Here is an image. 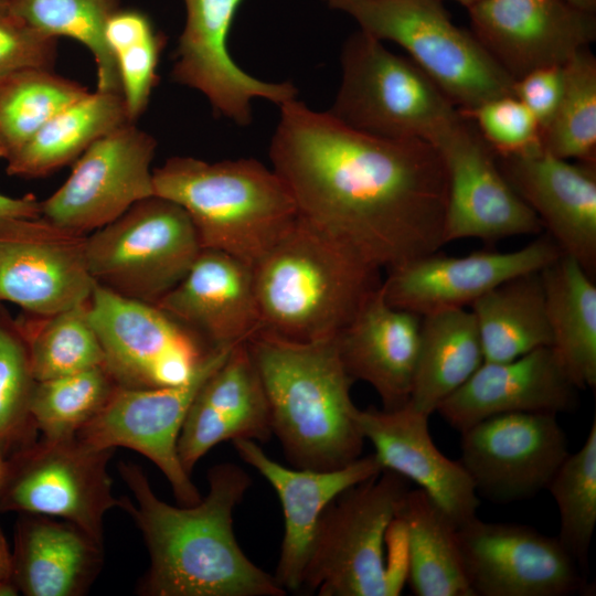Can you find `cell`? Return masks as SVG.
Masks as SVG:
<instances>
[{
    "mask_svg": "<svg viewBox=\"0 0 596 596\" xmlns=\"http://www.w3.org/2000/svg\"><path fill=\"white\" fill-rule=\"evenodd\" d=\"M380 41L398 44L460 110L513 95L514 79L473 33L456 25L443 0H327ZM514 96V95H513Z\"/></svg>",
    "mask_w": 596,
    "mask_h": 596,
    "instance_id": "obj_6",
    "label": "cell"
},
{
    "mask_svg": "<svg viewBox=\"0 0 596 596\" xmlns=\"http://www.w3.org/2000/svg\"><path fill=\"white\" fill-rule=\"evenodd\" d=\"M270 435L265 391L246 341L241 342L195 394L178 439L179 458L191 475L214 446L236 439L267 441Z\"/></svg>",
    "mask_w": 596,
    "mask_h": 596,
    "instance_id": "obj_26",
    "label": "cell"
},
{
    "mask_svg": "<svg viewBox=\"0 0 596 596\" xmlns=\"http://www.w3.org/2000/svg\"><path fill=\"white\" fill-rule=\"evenodd\" d=\"M496 159L562 254L575 259L594 278L596 163L571 162L544 149Z\"/></svg>",
    "mask_w": 596,
    "mask_h": 596,
    "instance_id": "obj_21",
    "label": "cell"
},
{
    "mask_svg": "<svg viewBox=\"0 0 596 596\" xmlns=\"http://www.w3.org/2000/svg\"><path fill=\"white\" fill-rule=\"evenodd\" d=\"M233 445L280 500L285 532L274 577L286 592H299L323 511L343 491L380 473L382 467L371 454L333 470L288 468L266 455L255 440L236 439Z\"/></svg>",
    "mask_w": 596,
    "mask_h": 596,
    "instance_id": "obj_22",
    "label": "cell"
},
{
    "mask_svg": "<svg viewBox=\"0 0 596 596\" xmlns=\"http://www.w3.org/2000/svg\"><path fill=\"white\" fill-rule=\"evenodd\" d=\"M103 565V545L77 525L20 513L14 526L12 578L26 596H83Z\"/></svg>",
    "mask_w": 596,
    "mask_h": 596,
    "instance_id": "obj_28",
    "label": "cell"
},
{
    "mask_svg": "<svg viewBox=\"0 0 596 596\" xmlns=\"http://www.w3.org/2000/svg\"><path fill=\"white\" fill-rule=\"evenodd\" d=\"M470 307L486 362L510 361L551 347L541 270L500 284Z\"/></svg>",
    "mask_w": 596,
    "mask_h": 596,
    "instance_id": "obj_33",
    "label": "cell"
},
{
    "mask_svg": "<svg viewBox=\"0 0 596 596\" xmlns=\"http://www.w3.org/2000/svg\"><path fill=\"white\" fill-rule=\"evenodd\" d=\"M8 1L9 0H0V12L8 11Z\"/></svg>",
    "mask_w": 596,
    "mask_h": 596,
    "instance_id": "obj_51",
    "label": "cell"
},
{
    "mask_svg": "<svg viewBox=\"0 0 596 596\" xmlns=\"http://www.w3.org/2000/svg\"><path fill=\"white\" fill-rule=\"evenodd\" d=\"M459 433V461L477 493L499 503L546 489L570 454L566 434L552 413L494 415Z\"/></svg>",
    "mask_w": 596,
    "mask_h": 596,
    "instance_id": "obj_15",
    "label": "cell"
},
{
    "mask_svg": "<svg viewBox=\"0 0 596 596\" xmlns=\"http://www.w3.org/2000/svg\"><path fill=\"white\" fill-rule=\"evenodd\" d=\"M272 433L296 468L333 470L361 457L365 438L337 338L295 342L258 331L246 341Z\"/></svg>",
    "mask_w": 596,
    "mask_h": 596,
    "instance_id": "obj_3",
    "label": "cell"
},
{
    "mask_svg": "<svg viewBox=\"0 0 596 596\" xmlns=\"http://www.w3.org/2000/svg\"><path fill=\"white\" fill-rule=\"evenodd\" d=\"M113 451L89 447L76 437L36 439L8 459L0 512L60 518L103 545L104 517L121 504L113 496L107 472Z\"/></svg>",
    "mask_w": 596,
    "mask_h": 596,
    "instance_id": "obj_10",
    "label": "cell"
},
{
    "mask_svg": "<svg viewBox=\"0 0 596 596\" xmlns=\"http://www.w3.org/2000/svg\"><path fill=\"white\" fill-rule=\"evenodd\" d=\"M105 38L117 64L128 120L136 123L157 85L159 58L167 39L147 13L123 8L108 20Z\"/></svg>",
    "mask_w": 596,
    "mask_h": 596,
    "instance_id": "obj_38",
    "label": "cell"
},
{
    "mask_svg": "<svg viewBox=\"0 0 596 596\" xmlns=\"http://www.w3.org/2000/svg\"><path fill=\"white\" fill-rule=\"evenodd\" d=\"M35 382L21 327L0 305V456L6 459L36 440L31 413Z\"/></svg>",
    "mask_w": 596,
    "mask_h": 596,
    "instance_id": "obj_41",
    "label": "cell"
},
{
    "mask_svg": "<svg viewBox=\"0 0 596 596\" xmlns=\"http://www.w3.org/2000/svg\"><path fill=\"white\" fill-rule=\"evenodd\" d=\"M571 6L590 13H596V0H565Z\"/></svg>",
    "mask_w": 596,
    "mask_h": 596,
    "instance_id": "obj_48",
    "label": "cell"
},
{
    "mask_svg": "<svg viewBox=\"0 0 596 596\" xmlns=\"http://www.w3.org/2000/svg\"><path fill=\"white\" fill-rule=\"evenodd\" d=\"M432 145L447 178L444 244L464 238L493 243L541 233L539 217L508 182L469 118L460 113Z\"/></svg>",
    "mask_w": 596,
    "mask_h": 596,
    "instance_id": "obj_13",
    "label": "cell"
},
{
    "mask_svg": "<svg viewBox=\"0 0 596 596\" xmlns=\"http://www.w3.org/2000/svg\"><path fill=\"white\" fill-rule=\"evenodd\" d=\"M57 39L29 26L8 11L0 12V78L26 68H50Z\"/></svg>",
    "mask_w": 596,
    "mask_h": 596,
    "instance_id": "obj_43",
    "label": "cell"
},
{
    "mask_svg": "<svg viewBox=\"0 0 596 596\" xmlns=\"http://www.w3.org/2000/svg\"><path fill=\"white\" fill-rule=\"evenodd\" d=\"M85 247L96 284L151 304L184 277L202 249L187 212L158 195L86 235Z\"/></svg>",
    "mask_w": 596,
    "mask_h": 596,
    "instance_id": "obj_9",
    "label": "cell"
},
{
    "mask_svg": "<svg viewBox=\"0 0 596 596\" xmlns=\"http://www.w3.org/2000/svg\"><path fill=\"white\" fill-rule=\"evenodd\" d=\"M411 481L382 471L339 494L323 511L301 589L320 596H394L384 543Z\"/></svg>",
    "mask_w": 596,
    "mask_h": 596,
    "instance_id": "obj_7",
    "label": "cell"
},
{
    "mask_svg": "<svg viewBox=\"0 0 596 596\" xmlns=\"http://www.w3.org/2000/svg\"><path fill=\"white\" fill-rule=\"evenodd\" d=\"M121 0H9L8 10L36 31L85 45L96 64L97 91L121 94L116 61L105 38Z\"/></svg>",
    "mask_w": 596,
    "mask_h": 596,
    "instance_id": "obj_34",
    "label": "cell"
},
{
    "mask_svg": "<svg viewBox=\"0 0 596 596\" xmlns=\"http://www.w3.org/2000/svg\"><path fill=\"white\" fill-rule=\"evenodd\" d=\"M467 10L470 31L514 81L562 66L596 40V13L565 0H479Z\"/></svg>",
    "mask_w": 596,
    "mask_h": 596,
    "instance_id": "obj_19",
    "label": "cell"
},
{
    "mask_svg": "<svg viewBox=\"0 0 596 596\" xmlns=\"http://www.w3.org/2000/svg\"><path fill=\"white\" fill-rule=\"evenodd\" d=\"M153 193L180 205L202 248L253 266L299 213L283 179L255 159L207 162L171 157L153 169Z\"/></svg>",
    "mask_w": 596,
    "mask_h": 596,
    "instance_id": "obj_5",
    "label": "cell"
},
{
    "mask_svg": "<svg viewBox=\"0 0 596 596\" xmlns=\"http://www.w3.org/2000/svg\"><path fill=\"white\" fill-rule=\"evenodd\" d=\"M561 255L549 235L510 252L448 256L436 251L389 269L382 290L391 306L421 317L462 309L513 277L542 270Z\"/></svg>",
    "mask_w": 596,
    "mask_h": 596,
    "instance_id": "obj_18",
    "label": "cell"
},
{
    "mask_svg": "<svg viewBox=\"0 0 596 596\" xmlns=\"http://www.w3.org/2000/svg\"><path fill=\"white\" fill-rule=\"evenodd\" d=\"M577 391L545 347L510 361H483L436 412L461 432L500 414L571 412L577 405Z\"/></svg>",
    "mask_w": 596,
    "mask_h": 596,
    "instance_id": "obj_24",
    "label": "cell"
},
{
    "mask_svg": "<svg viewBox=\"0 0 596 596\" xmlns=\"http://www.w3.org/2000/svg\"><path fill=\"white\" fill-rule=\"evenodd\" d=\"M41 217V201L33 194L12 198L0 193V225L19 219Z\"/></svg>",
    "mask_w": 596,
    "mask_h": 596,
    "instance_id": "obj_45",
    "label": "cell"
},
{
    "mask_svg": "<svg viewBox=\"0 0 596 596\" xmlns=\"http://www.w3.org/2000/svg\"><path fill=\"white\" fill-rule=\"evenodd\" d=\"M87 309L103 348L104 366L121 387L184 383L215 348L156 304L98 284Z\"/></svg>",
    "mask_w": 596,
    "mask_h": 596,
    "instance_id": "obj_11",
    "label": "cell"
},
{
    "mask_svg": "<svg viewBox=\"0 0 596 596\" xmlns=\"http://www.w3.org/2000/svg\"><path fill=\"white\" fill-rule=\"evenodd\" d=\"M233 347L213 348L184 383L149 389L117 386L105 407L75 437L98 449L120 446L142 454L164 475L179 503H198L202 497L181 465L178 439L195 394Z\"/></svg>",
    "mask_w": 596,
    "mask_h": 596,
    "instance_id": "obj_12",
    "label": "cell"
},
{
    "mask_svg": "<svg viewBox=\"0 0 596 596\" xmlns=\"http://www.w3.org/2000/svg\"><path fill=\"white\" fill-rule=\"evenodd\" d=\"M455 1L459 2L464 7L468 8V7H470L471 4H473L475 2H477L479 0H455Z\"/></svg>",
    "mask_w": 596,
    "mask_h": 596,
    "instance_id": "obj_50",
    "label": "cell"
},
{
    "mask_svg": "<svg viewBox=\"0 0 596 596\" xmlns=\"http://www.w3.org/2000/svg\"><path fill=\"white\" fill-rule=\"evenodd\" d=\"M279 107L269 157L301 217L380 269L445 245L447 178L432 143L373 136L296 98Z\"/></svg>",
    "mask_w": 596,
    "mask_h": 596,
    "instance_id": "obj_1",
    "label": "cell"
},
{
    "mask_svg": "<svg viewBox=\"0 0 596 596\" xmlns=\"http://www.w3.org/2000/svg\"><path fill=\"white\" fill-rule=\"evenodd\" d=\"M563 83V65L536 68L514 82L513 95L533 114L541 132L555 114Z\"/></svg>",
    "mask_w": 596,
    "mask_h": 596,
    "instance_id": "obj_44",
    "label": "cell"
},
{
    "mask_svg": "<svg viewBox=\"0 0 596 596\" xmlns=\"http://www.w3.org/2000/svg\"><path fill=\"white\" fill-rule=\"evenodd\" d=\"M396 519L406 545L407 577L417 596H473L458 542V526L422 489H409Z\"/></svg>",
    "mask_w": 596,
    "mask_h": 596,
    "instance_id": "obj_30",
    "label": "cell"
},
{
    "mask_svg": "<svg viewBox=\"0 0 596 596\" xmlns=\"http://www.w3.org/2000/svg\"><path fill=\"white\" fill-rule=\"evenodd\" d=\"M252 269L259 331L295 342L337 338L382 283L380 268L300 215Z\"/></svg>",
    "mask_w": 596,
    "mask_h": 596,
    "instance_id": "obj_4",
    "label": "cell"
},
{
    "mask_svg": "<svg viewBox=\"0 0 596 596\" xmlns=\"http://www.w3.org/2000/svg\"><path fill=\"white\" fill-rule=\"evenodd\" d=\"M457 532L473 596H568L585 590L583 572L557 536L477 515Z\"/></svg>",
    "mask_w": 596,
    "mask_h": 596,
    "instance_id": "obj_16",
    "label": "cell"
},
{
    "mask_svg": "<svg viewBox=\"0 0 596 596\" xmlns=\"http://www.w3.org/2000/svg\"><path fill=\"white\" fill-rule=\"evenodd\" d=\"M153 136L127 123L96 140L75 161L65 182L41 201V217L62 230L88 235L135 203L155 195Z\"/></svg>",
    "mask_w": 596,
    "mask_h": 596,
    "instance_id": "obj_14",
    "label": "cell"
},
{
    "mask_svg": "<svg viewBox=\"0 0 596 596\" xmlns=\"http://www.w3.org/2000/svg\"><path fill=\"white\" fill-rule=\"evenodd\" d=\"M422 317L391 306L381 286L338 334L342 364L353 381L370 384L383 409L407 404L415 375Z\"/></svg>",
    "mask_w": 596,
    "mask_h": 596,
    "instance_id": "obj_27",
    "label": "cell"
},
{
    "mask_svg": "<svg viewBox=\"0 0 596 596\" xmlns=\"http://www.w3.org/2000/svg\"><path fill=\"white\" fill-rule=\"evenodd\" d=\"M118 472L137 504L121 498L120 508L140 530L150 566L138 585L145 596H284L274 575L243 552L233 531V511L251 487L248 473L233 462L207 471L204 498L181 508L160 500L147 475L120 461Z\"/></svg>",
    "mask_w": 596,
    "mask_h": 596,
    "instance_id": "obj_2",
    "label": "cell"
},
{
    "mask_svg": "<svg viewBox=\"0 0 596 596\" xmlns=\"http://www.w3.org/2000/svg\"><path fill=\"white\" fill-rule=\"evenodd\" d=\"M551 350L577 390L596 387V285L562 254L541 270Z\"/></svg>",
    "mask_w": 596,
    "mask_h": 596,
    "instance_id": "obj_29",
    "label": "cell"
},
{
    "mask_svg": "<svg viewBox=\"0 0 596 596\" xmlns=\"http://www.w3.org/2000/svg\"><path fill=\"white\" fill-rule=\"evenodd\" d=\"M341 83L330 110L347 126L382 138L432 143L459 109L409 58L359 30L343 44Z\"/></svg>",
    "mask_w": 596,
    "mask_h": 596,
    "instance_id": "obj_8",
    "label": "cell"
},
{
    "mask_svg": "<svg viewBox=\"0 0 596 596\" xmlns=\"http://www.w3.org/2000/svg\"><path fill=\"white\" fill-rule=\"evenodd\" d=\"M546 489L560 513V540L583 572L596 526V421L584 445L568 454Z\"/></svg>",
    "mask_w": 596,
    "mask_h": 596,
    "instance_id": "obj_40",
    "label": "cell"
},
{
    "mask_svg": "<svg viewBox=\"0 0 596 596\" xmlns=\"http://www.w3.org/2000/svg\"><path fill=\"white\" fill-rule=\"evenodd\" d=\"M85 245L86 235L42 217L0 225V302L38 317L87 304L96 283Z\"/></svg>",
    "mask_w": 596,
    "mask_h": 596,
    "instance_id": "obj_17",
    "label": "cell"
},
{
    "mask_svg": "<svg viewBox=\"0 0 596 596\" xmlns=\"http://www.w3.org/2000/svg\"><path fill=\"white\" fill-rule=\"evenodd\" d=\"M475 317L451 309L422 317L419 350L408 404L430 416L483 363Z\"/></svg>",
    "mask_w": 596,
    "mask_h": 596,
    "instance_id": "obj_31",
    "label": "cell"
},
{
    "mask_svg": "<svg viewBox=\"0 0 596 596\" xmlns=\"http://www.w3.org/2000/svg\"><path fill=\"white\" fill-rule=\"evenodd\" d=\"M130 123L121 94L95 91L54 115L7 161L9 175L41 178L76 161L96 140Z\"/></svg>",
    "mask_w": 596,
    "mask_h": 596,
    "instance_id": "obj_32",
    "label": "cell"
},
{
    "mask_svg": "<svg viewBox=\"0 0 596 596\" xmlns=\"http://www.w3.org/2000/svg\"><path fill=\"white\" fill-rule=\"evenodd\" d=\"M87 304L47 317L17 319L26 339L32 374L44 381L104 366Z\"/></svg>",
    "mask_w": 596,
    "mask_h": 596,
    "instance_id": "obj_36",
    "label": "cell"
},
{
    "mask_svg": "<svg viewBox=\"0 0 596 596\" xmlns=\"http://www.w3.org/2000/svg\"><path fill=\"white\" fill-rule=\"evenodd\" d=\"M20 590L13 578L0 581V596H17Z\"/></svg>",
    "mask_w": 596,
    "mask_h": 596,
    "instance_id": "obj_47",
    "label": "cell"
},
{
    "mask_svg": "<svg viewBox=\"0 0 596 596\" xmlns=\"http://www.w3.org/2000/svg\"><path fill=\"white\" fill-rule=\"evenodd\" d=\"M244 0H183L185 23L179 36L172 79L202 93L213 110L240 126L252 117L251 102L265 98L278 106L295 99L290 82L269 83L244 72L228 50V35Z\"/></svg>",
    "mask_w": 596,
    "mask_h": 596,
    "instance_id": "obj_20",
    "label": "cell"
},
{
    "mask_svg": "<svg viewBox=\"0 0 596 596\" xmlns=\"http://www.w3.org/2000/svg\"><path fill=\"white\" fill-rule=\"evenodd\" d=\"M459 111L469 118L496 156L543 149L541 128L533 114L515 96L487 100Z\"/></svg>",
    "mask_w": 596,
    "mask_h": 596,
    "instance_id": "obj_42",
    "label": "cell"
},
{
    "mask_svg": "<svg viewBox=\"0 0 596 596\" xmlns=\"http://www.w3.org/2000/svg\"><path fill=\"white\" fill-rule=\"evenodd\" d=\"M88 89L50 68L0 78V159L13 157L54 115Z\"/></svg>",
    "mask_w": 596,
    "mask_h": 596,
    "instance_id": "obj_35",
    "label": "cell"
},
{
    "mask_svg": "<svg viewBox=\"0 0 596 596\" xmlns=\"http://www.w3.org/2000/svg\"><path fill=\"white\" fill-rule=\"evenodd\" d=\"M7 469H8V459L0 456V492H1L4 479H6Z\"/></svg>",
    "mask_w": 596,
    "mask_h": 596,
    "instance_id": "obj_49",
    "label": "cell"
},
{
    "mask_svg": "<svg viewBox=\"0 0 596 596\" xmlns=\"http://www.w3.org/2000/svg\"><path fill=\"white\" fill-rule=\"evenodd\" d=\"M12 578V552L0 528V581Z\"/></svg>",
    "mask_w": 596,
    "mask_h": 596,
    "instance_id": "obj_46",
    "label": "cell"
},
{
    "mask_svg": "<svg viewBox=\"0 0 596 596\" xmlns=\"http://www.w3.org/2000/svg\"><path fill=\"white\" fill-rule=\"evenodd\" d=\"M563 92L543 149L565 160L596 163V58L589 47L563 65Z\"/></svg>",
    "mask_w": 596,
    "mask_h": 596,
    "instance_id": "obj_37",
    "label": "cell"
},
{
    "mask_svg": "<svg viewBox=\"0 0 596 596\" xmlns=\"http://www.w3.org/2000/svg\"><path fill=\"white\" fill-rule=\"evenodd\" d=\"M428 418L408 403L395 409L368 407L358 414L382 469L415 482L459 526L477 515L478 493L461 462L436 447Z\"/></svg>",
    "mask_w": 596,
    "mask_h": 596,
    "instance_id": "obj_23",
    "label": "cell"
},
{
    "mask_svg": "<svg viewBox=\"0 0 596 596\" xmlns=\"http://www.w3.org/2000/svg\"><path fill=\"white\" fill-rule=\"evenodd\" d=\"M212 347H233L260 330L252 266L202 248L184 277L157 304Z\"/></svg>",
    "mask_w": 596,
    "mask_h": 596,
    "instance_id": "obj_25",
    "label": "cell"
},
{
    "mask_svg": "<svg viewBox=\"0 0 596 596\" xmlns=\"http://www.w3.org/2000/svg\"><path fill=\"white\" fill-rule=\"evenodd\" d=\"M117 386L105 366L36 381L31 413L38 430L47 439L75 437L105 407Z\"/></svg>",
    "mask_w": 596,
    "mask_h": 596,
    "instance_id": "obj_39",
    "label": "cell"
}]
</instances>
